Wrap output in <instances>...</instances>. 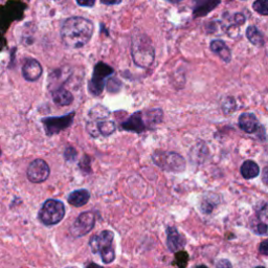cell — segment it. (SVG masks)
I'll return each mask as SVG.
<instances>
[{
  "label": "cell",
  "mask_w": 268,
  "mask_h": 268,
  "mask_svg": "<svg viewBox=\"0 0 268 268\" xmlns=\"http://www.w3.org/2000/svg\"><path fill=\"white\" fill-rule=\"evenodd\" d=\"M94 31L93 23L83 17H70L61 28L62 42L69 48H81L91 39Z\"/></svg>",
  "instance_id": "1"
},
{
  "label": "cell",
  "mask_w": 268,
  "mask_h": 268,
  "mask_svg": "<svg viewBox=\"0 0 268 268\" xmlns=\"http://www.w3.org/2000/svg\"><path fill=\"white\" fill-rule=\"evenodd\" d=\"M163 113L160 109H152L146 113L138 111L133 113L127 120L121 124V128L126 131L141 133L148 128H153L159 124L162 119Z\"/></svg>",
  "instance_id": "2"
},
{
  "label": "cell",
  "mask_w": 268,
  "mask_h": 268,
  "mask_svg": "<svg viewBox=\"0 0 268 268\" xmlns=\"http://www.w3.org/2000/svg\"><path fill=\"white\" fill-rule=\"evenodd\" d=\"M131 55L134 63L141 67L147 68L154 61V48L151 40L145 34H135L132 38Z\"/></svg>",
  "instance_id": "3"
},
{
  "label": "cell",
  "mask_w": 268,
  "mask_h": 268,
  "mask_svg": "<svg viewBox=\"0 0 268 268\" xmlns=\"http://www.w3.org/2000/svg\"><path fill=\"white\" fill-rule=\"evenodd\" d=\"M114 235L110 231H103L101 234L92 236L89 246L93 254H99L105 264H110L115 259V252L112 245Z\"/></svg>",
  "instance_id": "4"
},
{
  "label": "cell",
  "mask_w": 268,
  "mask_h": 268,
  "mask_svg": "<svg viewBox=\"0 0 268 268\" xmlns=\"http://www.w3.org/2000/svg\"><path fill=\"white\" fill-rule=\"evenodd\" d=\"M153 162L168 172H182L185 169V161L181 155L175 152L155 151L152 154Z\"/></svg>",
  "instance_id": "5"
},
{
  "label": "cell",
  "mask_w": 268,
  "mask_h": 268,
  "mask_svg": "<svg viewBox=\"0 0 268 268\" xmlns=\"http://www.w3.org/2000/svg\"><path fill=\"white\" fill-rule=\"evenodd\" d=\"M65 215V207L63 202L56 199L46 200L40 212L39 219L45 225H55L58 224Z\"/></svg>",
  "instance_id": "6"
},
{
  "label": "cell",
  "mask_w": 268,
  "mask_h": 268,
  "mask_svg": "<svg viewBox=\"0 0 268 268\" xmlns=\"http://www.w3.org/2000/svg\"><path fill=\"white\" fill-rule=\"evenodd\" d=\"M113 74V69L105 64L97 63L94 67L92 78L88 84V89L93 95H99L103 92L105 87V79Z\"/></svg>",
  "instance_id": "7"
},
{
  "label": "cell",
  "mask_w": 268,
  "mask_h": 268,
  "mask_svg": "<svg viewBox=\"0 0 268 268\" xmlns=\"http://www.w3.org/2000/svg\"><path fill=\"white\" fill-rule=\"evenodd\" d=\"M75 118V112H70L63 116H52L42 118V124L46 135L53 136L60 133L61 131L67 129Z\"/></svg>",
  "instance_id": "8"
},
{
  "label": "cell",
  "mask_w": 268,
  "mask_h": 268,
  "mask_svg": "<svg viewBox=\"0 0 268 268\" xmlns=\"http://www.w3.org/2000/svg\"><path fill=\"white\" fill-rule=\"evenodd\" d=\"M95 224V214L93 212L82 213L70 226V234L72 237L79 238L87 235Z\"/></svg>",
  "instance_id": "9"
},
{
  "label": "cell",
  "mask_w": 268,
  "mask_h": 268,
  "mask_svg": "<svg viewBox=\"0 0 268 268\" xmlns=\"http://www.w3.org/2000/svg\"><path fill=\"white\" fill-rule=\"evenodd\" d=\"M251 230L259 236H268V204L260 207L250 219Z\"/></svg>",
  "instance_id": "10"
},
{
  "label": "cell",
  "mask_w": 268,
  "mask_h": 268,
  "mask_svg": "<svg viewBox=\"0 0 268 268\" xmlns=\"http://www.w3.org/2000/svg\"><path fill=\"white\" fill-rule=\"evenodd\" d=\"M50 173L51 169L46 161L43 159H35L30 163L27 175L31 182L40 183L50 177Z\"/></svg>",
  "instance_id": "11"
},
{
  "label": "cell",
  "mask_w": 268,
  "mask_h": 268,
  "mask_svg": "<svg viewBox=\"0 0 268 268\" xmlns=\"http://www.w3.org/2000/svg\"><path fill=\"white\" fill-rule=\"evenodd\" d=\"M116 129V126L113 120L108 118L100 119V120H92L89 119L87 121V131L93 137H99L100 135L109 136Z\"/></svg>",
  "instance_id": "12"
},
{
  "label": "cell",
  "mask_w": 268,
  "mask_h": 268,
  "mask_svg": "<svg viewBox=\"0 0 268 268\" xmlns=\"http://www.w3.org/2000/svg\"><path fill=\"white\" fill-rule=\"evenodd\" d=\"M43 72L41 64L35 59H29L22 67V74L26 80L35 82L37 81Z\"/></svg>",
  "instance_id": "13"
},
{
  "label": "cell",
  "mask_w": 268,
  "mask_h": 268,
  "mask_svg": "<svg viewBox=\"0 0 268 268\" xmlns=\"http://www.w3.org/2000/svg\"><path fill=\"white\" fill-rule=\"evenodd\" d=\"M167 245L169 251L172 253L178 252L184 245L183 238L174 226H169L167 229Z\"/></svg>",
  "instance_id": "14"
},
{
  "label": "cell",
  "mask_w": 268,
  "mask_h": 268,
  "mask_svg": "<svg viewBox=\"0 0 268 268\" xmlns=\"http://www.w3.org/2000/svg\"><path fill=\"white\" fill-rule=\"evenodd\" d=\"M239 127L246 133L257 132L259 129V120L254 113H242L238 120Z\"/></svg>",
  "instance_id": "15"
},
{
  "label": "cell",
  "mask_w": 268,
  "mask_h": 268,
  "mask_svg": "<svg viewBox=\"0 0 268 268\" xmlns=\"http://www.w3.org/2000/svg\"><path fill=\"white\" fill-rule=\"evenodd\" d=\"M89 198H90V193L87 190L82 189V190L71 192L69 194L67 200L69 204L74 205L76 208H81L84 207L89 201Z\"/></svg>",
  "instance_id": "16"
},
{
  "label": "cell",
  "mask_w": 268,
  "mask_h": 268,
  "mask_svg": "<svg viewBox=\"0 0 268 268\" xmlns=\"http://www.w3.org/2000/svg\"><path fill=\"white\" fill-rule=\"evenodd\" d=\"M211 50L213 53H215L216 55L220 57V59L223 62H225V63L231 62V59H232L231 51L228 47V45L222 40H213L211 42Z\"/></svg>",
  "instance_id": "17"
},
{
  "label": "cell",
  "mask_w": 268,
  "mask_h": 268,
  "mask_svg": "<svg viewBox=\"0 0 268 268\" xmlns=\"http://www.w3.org/2000/svg\"><path fill=\"white\" fill-rule=\"evenodd\" d=\"M53 100L59 106H68L74 101V96L67 89L60 87L53 91Z\"/></svg>",
  "instance_id": "18"
},
{
  "label": "cell",
  "mask_w": 268,
  "mask_h": 268,
  "mask_svg": "<svg viewBox=\"0 0 268 268\" xmlns=\"http://www.w3.org/2000/svg\"><path fill=\"white\" fill-rule=\"evenodd\" d=\"M240 172L241 175L245 179H253L260 174V168L255 161L246 160L242 163L240 168Z\"/></svg>",
  "instance_id": "19"
},
{
  "label": "cell",
  "mask_w": 268,
  "mask_h": 268,
  "mask_svg": "<svg viewBox=\"0 0 268 268\" xmlns=\"http://www.w3.org/2000/svg\"><path fill=\"white\" fill-rule=\"evenodd\" d=\"M220 4V0H199L194 9L195 16H203Z\"/></svg>",
  "instance_id": "20"
},
{
  "label": "cell",
  "mask_w": 268,
  "mask_h": 268,
  "mask_svg": "<svg viewBox=\"0 0 268 268\" xmlns=\"http://www.w3.org/2000/svg\"><path fill=\"white\" fill-rule=\"evenodd\" d=\"M246 38L249 41L256 45V46H262L264 45V37L263 34L254 26L249 27L246 30Z\"/></svg>",
  "instance_id": "21"
},
{
  "label": "cell",
  "mask_w": 268,
  "mask_h": 268,
  "mask_svg": "<svg viewBox=\"0 0 268 268\" xmlns=\"http://www.w3.org/2000/svg\"><path fill=\"white\" fill-rule=\"evenodd\" d=\"M110 115L109 110L102 106V105H96L89 111V118L92 120H100L108 118Z\"/></svg>",
  "instance_id": "22"
},
{
  "label": "cell",
  "mask_w": 268,
  "mask_h": 268,
  "mask_svg": "<svg viewBox=\"0 0 268 268\" xmlns=\"http://www.w3.org/2000/svg\"><path fill=\"white\" fill-rule=\"evenodd\" d=\"M218 204V200H217V196L215 195H209V197H204L201 201V211L204 214H211L214 210V208Z\"/></svg>",
  "instance_id": "23"
},
{
  "label": "cell",
  "mask_w": 268,
  "mask_h": 268,
  "mask_svg": "<svg viewBox=\"0 0 268 268\" xmlns=\"http://www.w3.org/2000/svg\"><path fill=\"white\" fill-rule=\"evenodd\" d=\"M253 8L258 14L268 16V0H256Z\"/></svg>",
  "instance_id": "24"
},
{
  "label": "cell",
  "mask_w": 268,
  "mask_h": 268,
  "mask_svg": "<svg viewBox=\"0 0 268 268\" xmlns=\"http://www.w3.org/2000/svg\"><path fill=\"white\" fill-rule=\"evenodd\" d=\"M189 256L185 252H178L175 256V261L174 265H176L177 268H185L188 264Z\"/></svg>",
  "instance_id": "25"
},
{
  "label": "cell",
  "mask_w": 268,
  "mask_h": 268,
  "mask_svg": "<svg viewBox=\"0 0 268 268\" xmlns=\"http://www.w3.org/2000/svg\"><path fill=\"white\" fill-rule=\"evenodd\" d=\"M78 156V152L74 147H68L64 151V157L67 161H74Z\"/></svg>",
  "instance_id": "26"
},
{
  "label": "cell",
  "mask_w": 268,
  "mask_h": 268,
  "mask_svg": "<svg viewBox=\"0 0 268 268\" xmlns=\"http://www.w3.org/2000/svg\"><path fill=\"white\" fill-rule=\"evenodd\" d=\"M79 168L82 170L84 173H90L91 172V169H90V157L85 155L82 160L80 161Z\"/></svg>",
  "instance_id": "27"
},
{
  "label": "cell",
  "mask_w": 268,
  "mask_h": 268,
  "mask_svg": "<svg viewBox=\"0 0 268 268\" xmlns=\"http://www.w3.org/2000/svg\"><path fill=\"white\" fill-rule=\"evenodd\" d=\"M216 268H232V264L229 260L226 259H221L219 260L216 264Z\"/></svg>",
  "instance_id": "28"
},
{
  "label": "cell",
  "mask_w": 268,
  "mask_h": 268,
  "mask_svg": "<svg viewBox=\"0 0 268 268\" xmlns=\"http://www.w3.org/2000/svg\"><path fill=\"white\" fill-rule=\"evenodd\" d=\"M259 252L261 255L268 256V239L263 241L261 244L259 245Z\"/></svg>",
  "instance_id": "29"
},
{
  "label": "cell",
  "mask_w": 268,
  "mask_h": 268,
  "mask_svg": "<svg viewBox=\"0 0 268 268\" xmlns=\"http://www.w3.org/2000/svg\"><path fill=\"white\" fill-rule=\"evenodd\" d=\"M77 3L81 7L85 8H92L95 4V0H77Z\"/></svg>",
  "instance_id": "30"
},
{
  "label": "cell",
  "mask_w": 268,
  "mask_h": 268,
  "mask_svg": "<svg viewBox=\"0 0 268 268\" xmlns=\"http://www.w3.org/2000/svg\"><path fill=\"white\" fill-rule=\"evenodd\" d=\"M262 179H263V182L268 185V167H265L263 170Z\"/></svg>",
  "instance_id": "31"
},
{
  "label": "cell",
  "mask_w": 268,
  "mask_h": 268,
  "mask_svg": "<svg viewBox=\"0 0 268 268\" xmlns=\"http://www.w3.org/2000/svg\"><path fill=\"white\" fill-rule=\"evenodd\" d=\"M101 2L107 6H115V5H119L121 3V0H101Z\"/></svg>",
  "instance_id": "32"
},
{
  "label": "cell",
  "mask_w": 268,
  "mask_h": 268,
  "mask_svg": "<svg viewBox=\"0 0 268 268\" xmlns=\"http://www.w3.org/2000/svg\"><path fill=\"white\" fill-rule=\"evenodd\" d=\"M85 268H103V267L100 266V265L95 264L94 262H90V263H88V264L85 266Z\"/></svg>",
  "instance_id": "33"
},
{
  "label": "cell",
  "mask_w": 268,
  "mask_h": 268,
  "mask_svg": "<svg viewBox=\"0 0 268 268\" xmlns=\"http://www.w3.org/2000/svg\"><path fill=\"white\" fill-rule=\"evenodd\" d=\"M167 2H169V3H171V4H178V3L182 2V0H167Z\"/></svg>",
  "instance_id": "34"
},
{
  "label": "cell",
  "mask_w": 268,
  "mask_h": 268,
  "mask_svg": "<svg viewBox=\"0 0 268 268\" xmlns=\"http://www.w3.org/2000/svg\"><path fill=\"white\" fill-rule=\"evenodd\" d=\"M197 268H208V267H205V266H198Z\"/></svg>",
  "instance_id": "35"
},
{
  "label": "cell",
  "mask_w": 268,
  "mask_h": 268,
  "mask_svg": "<svg viewBox=\"0 0 268 268\" xmlns=\"http://www.w3.org/2000/svg\"><path fill=\"white\" fill-rule=\"evenodd\" d=\"M0 156H2V149H0Z\"/></svg>",
  "instance_id": "36"
},
{
  "label": "cell",
  "mask_w": 268,
  "mask_h": 268,
  "mask_svg": "<svg viewBox=\"0 0 268 268\" xmlns=\"http://www.w3.org/2000/svg\"><path fill=\"white\" fill-rule=\"evenodd\" d=\"M257 268H264V267H257Z\"/></svg>",
  "instance_id": "37"
}]
</instances>
